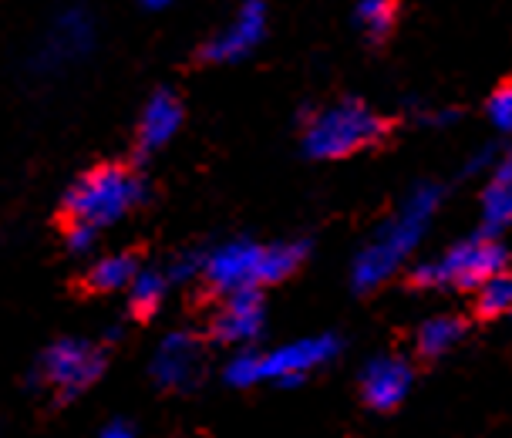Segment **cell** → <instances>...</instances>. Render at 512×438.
Wrapping results in <instances>:
<instances>
[{
  "instance_id": "1",
  "label": "cell",
  "mask_w": 512,
  "mask_h": 438,
  "mask_svg": "<svg viewBox=\"0 0 512 438\" xmlns=\"http://www.w3.org/2000/svg\"><path fill=\"white\" fill-rule=\"evenodd\" d=\"M304 260V246L280 243V246H256V243H226L203 257L206 280L223 294L243 287L277 284L287 273H294Z\"/></svg>"
},
{
  "instance_id": "2",
  "label": "cell",
  "mask_w": 512,
  "mask_h": 438,
  "mask_svg": "<svg viewBox=\"0 0 512 438\" xmlns=\"http://www.w3.org/2000/svg\"><path fill=\"white\" fill-rule=\"evenodd\" d=\"M142 199H145L142 179H135L125 166H98L85 172L64 193L61 209L68 216V223H85L102 230L108 223H118Z\"/></svg>"
},
{
  "instance_id": "3",
  "label": "cell",
  "mask_w": 512,
  "mask_h": 438,
  "mask_svg": "<svg viewBox=\"0 0 512 438\" xmlns=\"http://www.w3.org/2000/svg\"><path fill=\"white\" fill-rule=\"evenodd\" d=\"M395 125L388 118L374 115L368 105L361 102H341L337 108L320 112L314 122L307 125L304 145L314 159H344L361 149L384 142Z\"/></svg>"
},
{
  "instance_id": "4",
  "label": "cell",
  "mask_w": 512,
  "mask_h": 438,
  "mask_svg": "<svg viewBox=\"0 0 512 438\" xmlns=\"http://www.w3.org/2000/svg\"><path fill=\"white\" fill-rule=\"evenodd\" d=\"M331 351L334 341H304V344H290V348H277L267 358L240 354L226 368V381L230 385H253V381L263 378H294V374H304L307 368L320 364Z\"/></svg>"
},
{
  "instance_id": "5",
  "label": "cell",
  "mask_w": 512,
  "mask_h": 438,
  "mask_svg": "<svg viewBox=\"0 0 512 438\" xmlns=\"http://www.w3.org/2000/svg\"><path fill=\"white\" fill-rule=\"evenodd\" d=\"M102 368H105V354L98 348H91L85 341H58L44 351L38 374L58 391L61 401H68L78 391H85L102 374Z\"/></svg>"
},
{
  "instance_id": "6",
  "label": "cell",
  "mask_w": 512,
  "mask_h": 438,
  "mask_svg": "<svg viewBox=\"0 0 512 438\" xmlns=\"http://www.w3.org/2000/svg\"><path fill=\"white\" fill-rule=\"evenodd\" d=\"M506 260H509V253L502 250L499 243L479 240V243L459 246L455 253H448V260L438 267L435 277L452 280L459 290H475L479 284H486L492 273H499L506 267Z\"/></svg>"
},
{
  "instance_id": "7",
  "label": "cell",
  "mask_w": 512,
  "mask_h": 438,
  "mask_svg": "<svg viewBox=\"0 0 512 438\" xmlns=\"http://www.w3.org/2000/svg\"><path fill=\"white\" fill-rule=\"evenodd\" d=\"M91 34L95 31H91V17L85 11H64L48 31V38H44L34 68L54 71V68H64V65H71V61H78L81 54L91 48Z\"/></svg>"
},
{
  "instance_id": "8",
  "label": "cell",
  "mask_w": 512,
  "mask_h": 438,
  "mask_svg": "<svg viewBox=\"0 0 512 438\" xmlns=\"http://www.w3.org/2000/svg\"><path fill=\"white\" fill-rule=\"evenodd\" d=\"M199 361H203V348H199L196 337L186 331H176L159 344V351H155L152 374L162 388L186 391L189 385H196Z\"/></svg>"
},
{
  "instance_id": "9",
  "label": "cell",
  "mask_w": 512,
  "mask_h": 438,
  "mask_svg": "<svg viewBox=\"0 0 512 438\" xmlns=\"http://www.w3.org/2000/svg\"><path fill=\"white\" fill-rule=\"evenodd\" d=\"M263 27H267V11H263V4L260 0H246L240 7V14L233 17V24L203 48V58L206 61H240L243 54H250L256 44H260Z\"/></svg>"
},
{
  "instance_id": "10",
  "label": "cell",
  "mask_w": 512,
  "mask_h": 438,
  "mask_svg": "<svg viewBox=\"0 0 512 438\" xmlns=\"http://www.w3.org/2000/svg\"><path fill=\"white\" fill-rule=\"evenodd\" d=\"M260 327H263V300L256 294V287L233 290L230 300L213 317V337L223 344L253 341L260 334Z\"/></svg>"
},
{
  "instance_id": "11",
  "label": "cell",
  "mask_w": 512,
  "mask_h": 438,
  "mask_svg": "<svg viewBox=\"0 0 512 438\" xmlns=\"http://www.w3.org/2000/svg\"><path fill=\"white\" fill-rule=\"evenodd\" d=\"M408 388H411V368L395 358L368 364V371L361 378V395L378 412H395L401 401H405Z\"/></svg>"
},
{
  "instance_id": "12",
  "label": "cell",
  "mask_w": 512,
  "mask_h": 438,
  "mask_svg": "<svg viewBox=\"0 0 512 438\" xmlns=\"http://www.w3.org/2000/svg\"><path fill=\"white\" fill-rule=\"evenodd\" d=\"M179 125H182V102L172 91H155L139 122V152L142 155L159 152L162 145L172 142Z\"/></svg>"
},
{
  "instance_id": "13",
  "label": "cell",
  "mask_w": 512,
  "mask_h": 438,
  "mask_svg": "<svg viewBox=\"0 0 512 438\" xmlns=\"http://www.w3.org/2000/svg\"><path fill=\"white\" fill-rule=\"evenodd\" d=\"M472 314H475V321H499V317L512 314V273L509 270L492 273L486 284L475 287Z\"/></svg>"
},
{
  "instance_id": "14",
  "label": "cell",
  "mask_w": 512,
  "mask_h": 438,
  "mask_svg": "<svg viewBox=\"0 0 512 438\" xmlns=\"http://www.w3.org/2000/svg\"><path fill=\"white\" fill-rule=\"evenodd\" d=\"M139 273V260L135 253H112V257L98 260L88 273V287L98 294H112V290H125L132 277Z\"/></svg>"
},
{
  "instance_id": "15",
  "label": "cell",
  "mask_w": 512,
  "mask_h": 438,
  "mask_svg": "<svg viewBox=\"0 0 512 438\" xmlns=\"http://www.w3.org/2000/svg\"><path fill=\"white\" fill-rule=\"evenodd\" d=\"M465 327H469L465 317H435V321H428L422 331H418V348H415L418 358L435 361L438 354H445L455 341H459L465 334Z\"/></svg>"
},
{
  "instance_id": "16",
  "label": "cell",
  "mask_w": 512,
  "mask_h": 438,
  "mask_svg": "<svg viewBox=\"0 0 512 438\" xmlns=\"http://www.w3.org/2000/svg\"><path fill=\"white\" fill-rule=\"evenodd\" d=\"M128 300H132V310L139 317H152L155 310H159L162 297H166V277L155 270H139L132 277V284H128Z\"/></svg>"
},
{
  "instance_id": "17",
  "label": "cell",
  "mask_w": 512,
  "mask_h": 438,
  "mask_svg": "<svg viewBox=\"0 0 512 438\" xmlns=\"http://www.w3.org/2000/svg\"><path fill=\"white\" fill-rule=\"evenodd\" d=\"M489 209H492V216H496V219L512 216V162H509L506 169H502V176L492 182V189H489Z\"/></svg>"
},
{
  "instance_id": "18",
  "label": "cell",
  "mask_w": 512,
  "mask_h": 438,
  "mask_svg": "<svg viewBox=\"0 0 512 438\" xmlns=\"http://www.w3.org/2000/svg\"><path fill=\"white\" fill-rule=\"evenodd\" d=\"M489 118L499 125V129H512V78H506L496 91H492Z\"/></svg>"
},
{
  "instance_id": "19",
  "label": "cell",
  "mask_w": 512,
  "mask_h": 438,
  "mask_svg": "<svg viewBox=\"0 0 512 438\" xmlns=\"http://www.w3.org/2000/svg\"><path fill=\"white\" fill-rule=\"evenodd\" d=\"M95 226H85V223H71L68 230V250L71 253H85L91 250V243H95Z\"/></svg>"
},
{
  "instance_id": "20",
  "label": "cell",
  "mask_w": 512,
  "mask_h": 438,
  "mask_svg": "<svg viewBox=\"0 0 512 438\" xmlns=\"http://www.w3.org/2000/svg\"><path fill=\"white\" fill-rule=\"evenodd\" d=\"M135 432H139V428H135L132 422H125V418H118V422H108L102 428L105 438H125V435H135Z\"/></svg>"
},
{
  "instance_id": "21",
  "label": "cell",
  "mask_w": 512,
  "mask_h": 438,
  "mask_svg": "<svg viewBox=\"0 0 512 438\" xmlns=\"http://www.w3.org/2000/svg\"><path fill=\"white\" fill-rule=\"evenodd\" d=\"M149 7H166V4H172V0H145Z\"/></svg>"
}]
</instances>
